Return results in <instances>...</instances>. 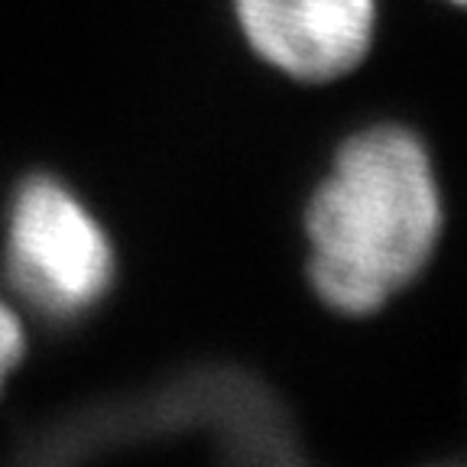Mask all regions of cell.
<instances>
[{
	"label": "cell",
	"instance_id": "cell-1",
	"mask_svg": "<svg viewBox=\"0 0 467 467\" xmlns=\"http://www.w3.org/2000/svg\"><path fill=\"white\" fill-rule=\"evenodd\" d=\"M441 192L422 140L379 124L341 146L308 202V279L331 312L373 315L422 273L441 237Z\"/></svg>",
	"mask_w": 467,
	"mask_h": 467
},
{
	"label": "cell",
	"instance_id": "cell-2",
	"mask_svg": "<svg viewBox=\"0 0 467 467\" xmlns=\"http://www.w3.org/2000/svg\"><path fill=\"white\" fill-rule=\"evenodd\" d=\"M212 431L214 445L231 461L285 464L296 461V431L279 400L254 377L231 367H212L179 377L150 400L101 406L72 422L49 429L39 445L46 458H75L85 448L133 441L160 431Z\"/></svg>",
	"mask_w": 467,
	"mask_h": 467
},
{
	"label": "cell",
	"instance_id": "cell-3",
	"mask_svg": "<svg viewBox=\"0 0 467 467\" xmlns=\"http://www.w3.org/2000/svg\"><path fill=\"white\" fill-rule=\"evenodd\" d=\"M4 263L16 292L52 321L95 312L114 283L108 231L56 175H29L16 185Z\"/></svg>",
	"mask_w": 467,
	"mask_h": 467
},
{
	"label": "cell",
	"instance_id": "cell-4",
	"mask_svg": "<svg viewBox=\"0 0 467 467\" xmlns=\"http://www.w3.org/2000/svg\"><path fill=\"white\" fill-rule=\"evenodd\" d=\"M250 49L299 81H331L367 56L377 0H234Z\"/></svg>",
	"mask_w": 467,
	"mask_h": 467
},
{
	"label": "cell",
	"instance_id": "cell-5",
	"mask_svg": "<svg viewBox=\"0 0 467 467\" xmlns=\"http://www.w3.org/2000/svg\"><path fill=\"white\" fill-rule=\"evenodd\" d=\"M20 358H23V328L20 321H16V315L0 302V387H4L7 373L20 364Z\"/></svg>",
	"mask_w": 467,
	"mask_h": 467
},
{
	"label": "cell",
	"instance_id": "cell-6",
	"mask_svg": "<svg viewBox=\"0 0 467 467\" xmlns=\"http://www.w3.org/2000/svg\"><path fill=\"white\" fill-rule=\"evenodd\" d=\"M451 4H461V0H451Z\"/></svg>",
	"mask_w": 467,
	"mask_h": 467
}]
</instances>
